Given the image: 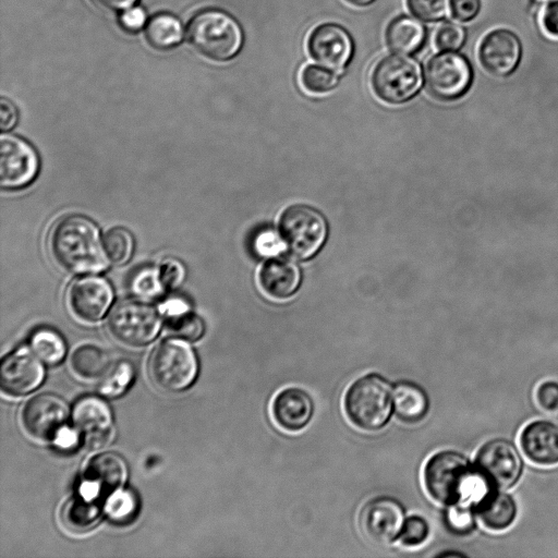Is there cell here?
<instances>
[{"label": "cell", "instance_id": "277c9868", "mask_svg": "<svg viewBox=\"0 0 558 558\" xmlns=\"http://www.w3.org/2000/svg\"><path fill=\"white\" fill-rule=\"evenodd\" d=\"M187 37L198 52L218 61L233 58L243 43L239 24L227 13L217 10L195 15L189 25Z\"/></svg>", "mask_w": 558, "mask_h": 558}, {"label": "cell", "instance_id": "2e32d148", "mask_svg": "<svg viewBox=\"0 0 558 558\" xmlns=\"http://www.w3.org/2000/svg\"><path fill=\"white\" fill-rule=\"evenodd\" d=\"M128 478V465L124 459L111 451L92 457L83 474L80 494L102 499L123 487Z\"/></svg>", "mask_w": 558, "mask_h": 558}, {"label": "cell", "instance_id": "6da1fadb", "mask_svg": "<svg viewBox=\"0 0 558 558\" xmlns=\"http://www.w3.org/2000/svg\"><path fill=\"white\" fill-rule=\"evenodd\" d=\"M423 480L427 494L437 502L475 505L492 487L462 453L442 450L426 462Z\"/></svg>", "mask_w": 558, "mask_h": 558}, {"label": "cell", "instance_id": "5bb4252c", "mask_svg": "<svg viewBox=\"0 0 558 558\" xmlns=\"http://www.w3.org/2000/svg\"><path fill=\"white\" fill-rule=\"evenodd\" d=\"M307 51L314 61L341 73L353 56V41L348 31L336 23H322L307 37Z\"/></svg>", "mask_w": 558, "mask_h": 558}, {"label": "cell", "instance_id": "74e56055", "mask_svg": "<svg viewBox=\"0 0 558 558\" xmlns=\"http://www.w3.org/2000/svg\"><path fill=\"white\" fill-rule=\"evenodd\" d=\"M476 518L477 517L473 504L460 502L450 506L448 522L454 533H471L476 525Z\"/></svg>", "mask_w": 558, "mask_h": 558}, {"label": "cell", "instance_id": "4fadbf2b", "mask_svg": "<svg viewBox=\"0 0 558 558\" xmlns=\"http://www.w3.org/2000/svg\"><path fill=\"white\" fill-rule=\"evenodd\" d=\"M69 416L66 403L52 393L31 398L23 407L21 421L24 429L34 438L53 441L65 426Z\"/></svg>", "mask_w": 558, "mask_h": 558}, {"label": "cell", "instance_id": "8d00e7d4", "mask_svg": "<svg viewBox=\"0 0 558 558\" xmlns=\"http://www.w3.org/2000/svg\"><path fill=\"white\" fill-rule=\"evenodd\" d=\"M466 38L465 29L454 23L445 22L436 31L435 46L441 51H456L459 50Z\"/></svg>", "mask_w": 558, "mask_h": 558}, {"label": "cell", "instance_id": "1f68e13d", "mask_svg": "<svg viewBox=\"0 0 558 558\" xmlns=\"http://www.w3.org/2000/svg\"><path fill=\"white\" fill-rule=\"evenodd\" d=\"M130 289L133 294L143 300L159 298L166 289L160 268L146 266L136 270L131 278Z\"/></svg>", "mask_w": 558, "mask_h": 558}, {"label": "cell", "instance_id": "9a60e30c", "mask_svg": "<svg viewBox=\"0 0 558 558\" xmlns=\"http://www.w3.org/2000/svg\"><path fill=\"white\" fill-rule=\"evenodd\" d=\"M38 171V157L34 148L14 135L0 140V183L3 189H17L29 184Z\"/></svg>", "mask_w": 558, "mask_h": 558}, {"label": "cell", "instance_id": "52a82bcc", "mask_svg": "<svg viewBox=\"0 0 558 558\" xmlns=\"http://www.w3.org/2000/svg\"><path fill=\"white\" fill-rule=\"evenodd\" d=\"M279 230L289 251L301 259L315 255L327 235L323 215L302 204L289 206L282 211Z\"/></svg>", "mask_w": 558, "mask_h": 558}, {"label": "cell", "instance_id": "5b68a950", "mask_svg": "<svg viewBox=\"0 0 558 558\" xmlns=\"http://www.w3.org/2000/svg\"><path fill=\"white\" fill-rule=\"evenodd\" d=\"M148 369L156 386L174 392L192 385L198 365L195 352L185 341L170 339L154 350Z\"/></svg>", "mask_w": 558, "mask_h": 558}, {"label": "cell", "instance_id": "ee69618b", "mask_svg": "<svg viewBox=\"0 0 558 558\" xmlns=\"http://www.w3.org/2000/svg\"><path fill=\"white\" fill-rule=\"evenodd\" d=\"M19 118L17 110L12 101L1 98L0 100V128L1 130L8 131L11 130Z\"/></svg>", "mask_w": 558, "mask_h": 558}, {"label": "cell", "instance_id": "7a4b0ae2", "mask_svg": "<svg viewBox=\"0 0 558 558\" xmlns=\"http://www.w3.org/2000/svg\"><path fill=\"white\" fill-rule=\"evenodd\" d=\"M50 246L57 262L70 271L97 272L108 266L99 230L84 216L71 215L61 219L51 233Z\"/></svg>", "mask_w": 558, "mask_h": 558}, {"label": "cell", "instance_id": "f35d334b", "mask_svg": "<svg viewBox=\"0 0 558 558\" xmlns=\"http://www.w3.org/2000/svg\"><path fill=\"white\" fill-rule=\"evenodd\" d=\"M429 535L427 521L420 515H411L403 524L399 539L407 547H416L424 544Z\"/></svg>", "mask_w": 558, "mask_h": 558}, {"label": "cell", "instance_id": "b9f144b4", "mask_svg": "<svg viewBox=\"0 0 558 558\" xmlns=\"http://www.w3.org/2000/svg\"><path fill=\"white\" fill-rule=\"evenodd\" d=\"M452 16L460 22L474 20L482 9V0H450Z\"/></svg>", "mask_w": 558, "mask_h": 558}, {"label": "cell", "instance_id": "9c48e42d", "mask_svg": "<svg viewBox=\"0 0 558 558\" xmlns=\"http://www.w3.org/2000/svg\"><path fill=\"white\" fill-rule=\"evenodd\" d=\"M473 464L492 487L505 490L518 484L524 468L518 448L506 438H493L484 442Z\"/></svg>", "mask_w": 558, "mask_h": 558}, {"label": "cell", "instance_id": "7dc6e473", "mask_svg": "<svg viewBox=\"0 0 558 558\" xmlns=\"http://www.w3.org/2000/svg\"><path fill=\"white\" fill-rule=\"evenodd\" d=\"M80 440H81L80 435L75 428L71 429V428H68L66 426H64L59 432V434L54 438L53 442L56 446H58L61 449L71 450L77 446Z\"/></svg>", "mask_w": 558, "mask_h": 558}, {"label": "cell", "instance_id": "7bdbcfd3", "mask_svg": "<svg viewBox=\"0 0 558 558\" xmlns=\"http://www.w3.org/2000/svg\"><path fill=\"white\" fill-rule=\"evenodd\" d=\"M146 14L142 8H129L120 16L121 26L129 32H136L143 27Z\"/></svg>", "mask_w": 558, "mask_h": 558}, {"label": "cell", "instance_id": "603a6c76", "mask_svg": "<svg viewBox=\"0 0 558 558\" xmlns=\"http://www.w3.org/2000/svg\"><path fill=\"white\" fill-rule=\"evenodd\" d=\"M301 280L296 264L287 257H274L259 271L262 289L269 296L283 300L292 296Z\"/></svg>", "mask_w": 558, "mask_h": 558}, {"label": "cell", "instance_id": "83f0119b", "mask_svg": "<svg viewBox=\"0 0 558 558\" xmlns=\"http://www.w3.org/2000/svg\"><path fill=\"white\" fill-rule=\"evenodd\" d=\"M70 362L74 373L86 379H100L111 366L108 354L94 344L77 347Z\"/></svg>", "mask_w": 558, "mask_h": 558}, {"label": "cell", "instance_id": "d590c367", "mask_svg": "<svg viewBox=\"0 0 558 558\" xmlns=\"http://www.w3.org/2000/svg\"><path fill=\"white\" fill-rule=\"evenodd\" d=\"M409 11L424 22H437L445 17L450 0H405Z\"/></svg>", "mask_w": 558, "mask_h": 558}, {"label": "cell", "instance_id": "c3c4849f", "mask_svg": "<svg viewBox=\"0 0 558 558\" xmlns=\"http://www.w3.org/2000/svg\"><path fill=\"white\" fill-rule=\"evenodd\" d=\"M99 8L117 11L129 9L136 0H92Z\"/></svg>", "mask_w": 558, "mask_h": 558}, {"label": "cell", "instance_id": "44dd1931", "mask_svg": "<svg viewBox=\"0 0 558 558\" xmlns=\"http://www.w3.org/2000/svg\"><path fill=\"white\" fill-rule=\"evenodd\" d=\"M519 442L525 458L534 464H558V424L547 420H534L521 430Z\"/></svg>", "mask_w": 558, "mask_h": 558}, {"label": "cell", "instance_id": "d4e9b609", "mask_svg": "<svg viewBox=\"0 0 558 558\" xmlns=\"http://www.w3.org/2000/svg\"><path fill=\"white\" fill-rule=\"evenodd\" d=\"M393 408L400 421L415 424L427 415L429 401L426 392L418 385L402 381L395 388Z\"/></svg>", "mask_w": 558, "mask_h": 558}, {"label": "cell", "instance_id": "60d3db41", "mask_svg": "<svg viewBox=\"0 0 558 558\" xmlns=\"http://www.w3.org/2000/svg\"><path fill=\"white\" fill-rule=\"evenodd\" d=\"M159 268L166 289L178 288L184 280V266L177 259H166Z\"/></svg>", "mask_w": 558, "mask_h": 558}, {"label": "cell", "instance_id": "7c38bea8", "mask_svg": "<svg viewBox=\"0 0 558 558\" xmlns=\"http://www.w3.org/2000/svg\"><path fill=\"white\" fill-rule=\"evenodd\" d=\"M72 421L81 441L87 449H101L113 438L114 425L111 410L99 397L81 398L73 407Z\"/></svg>", "mask_w": 558, "mask_h": 558}, {"label": "cell", "instance_id": "ba28073f", "mask_svg": "<svg viewBox=\"0 0 558 558\" xmlns=\"http://www.w3.org/2000/svg\"><path fill=\"white\" fill-rule=\"evenodd\" d=\"M160 316L149 304L138 300H125L117 304L108 318L111 335L129 347H143L159 332Z\"/></svg>", "mask_w": 558, "mask_h": 558}, {"label": "cell", "instance_id": "4dcf8cb0", "mask_svg": "<svg viewBox=\"0 0 558 558\" xmlns=\"http://www.w3.org/2000/svg\"><path fill=\"white\" fill-rule=\"evenodd\" d=\"M135 377L134 366L125 360L111 364L99 380V391L109 398L123 395L132 385Z\"/></svg>", "mask_w": 558, "mask_h": 558}, {"label": "cell", "instance_id": "f1b7e54d", "mask_svg": "<svg viewBox=\"0 0 558 558\" xmlns=\"http://www.w3.org/2000/svg\"><path fill=\"white\" fill-rule=\"evenodd\" d=\"M146 38L156 49L166 50L178 45L183 35L182 25L170 14H157L150 19L146 27Z\"/></svg>", "mask_w": 558, "mask_h": 558}, {"label": "cell", "instance_id": "3957f363", "mask_svg": "<svg viewBox=\"0 0 558 558\" xmlns=\"http://www.w3.org/2000/svg\"><path fill=\"white\" fill-rule=\"evenodd\" d=\"M343 409L356 428L377 432L390 420L393 392L390 384L378 374H367L355 379L347 389Z\"/></svg>", "mask_w": 558, "mask_h": 558}, {"label": "cell", "instance_id": "cb8c5ba5", "mask_svg": "<svg viewBox=\"0 0 558 558\" xmlns=\"http://www.w3.org/2000/svg\"><path fill=\"white\" fill-rule=\"evenodd\" d=\"M385 40L391 51L410 54L416 52L423 46L425 28L413 17L400 15L387 25Z\"/></svg>", "mask_w": 558, "mask_h": 558}, {"label": "cell", "instance_id": "30bf717a", "mask_svg": "<svg viewBox=\"0 0 558 558\" xmlns=\"http://www.w3.org/2000/svg\"><path fill=\"white\" fill-rule=\"evenodd\" d=\"M426 88L439 100H454L471 87L473 70L465 57L444 51L429 59L424 72Z\"/></svg>", "mask_w": 558, "mask_h": 558}, {"label": "cell", "instance_id": "836d02e7", "mask_svg": "<svg viewBox=\"0 0 558 558\" xmlns=\"http://www.w3.org/2000/svg\"><path fill=\"white\" fill-rule=\"evenodd\" d=\"M105 513L116 523L130 522L135 517L138 506L135 496L123 488L111 493L105 501Z\"/></svg>", "mask_w": 558, "mask_h": 558}, {"label": "cell", "instance_id": "ac0fdd59", "mask_svg": "<svg viewBox=\"0 0 558 558\" xmlns=\"http://www.w3.org/2000/svg\"><path fill=\"white\" fill-rule=\"evenodd\" d=\"M39 360L23 348L3 357L0 365L2 391L20 397L38 388L45 377V368Z\"/></svg>", "mask_w": 558, "mask_h": 558}, {"label": "cell", "instance_id": "d6986e66", "mask_svg": "<svg viewBox=\"0 0 558 558\" xmlns=\"http://www.w3.org/2000/svg\"><path fill=\"white\" fill-rule=\"evenodd\" d=\"M113 300L111 286L100 277L76 280L69 292L70 307L74 315L88 323L104 317Z\"/></svg>", "mask_w": 558, "mask_h": 558}, {"label": "cell", "instance_id": "f6af8a7d", "mask_svg": "<svg viewBox=\"0 0 558 558\" xmlns=\"http://www.w3.org/2000/svg\"><path fill=\"white\" fill-rule=\"evenodd\" d=\"M255 248L263 255H269L281 250L280 240L272 232H263L255 240Z\"/></svg>", "mask_w": 558, "mask_h": 558}, {"label": "cell", "instance_id": "4316f807", "mask_svg": "<svg viewBox=\"0 0 558 558\" xmlns=\"http://www.w3.org/2000/svg\"><path fill=\"white\" fill-rule=\"evenodd\" d=\"M101 500L77 493L63 509L62 519L64 524L75 532H83L93 527L105 511Z\"/></svg>", "mask_w": 558, "mask_h": 558}, {"label": "cell", "instance_id": "7402d4cb", "mask_svg": "<svg viewBox=\"0 0 558 558\" xmlns=\"http://www.w3.org/2000/svg\"><path fill=\"white\" fill-rule=\"evenodd\" d=\"M481 523L492 532L509 529L518 515V505L513 496L505 489L492 488L474 505Z\"/></svg>", "mask_w": 558, "mask_h": 558}, {"label": "cell", "instance_id": "bcb514c9", "mask_svg": "<svg viewBox=\"0 0 558 558\" xmlns=\"http://www.w3.org/2000/svg\"><path fill=\"white\" fill-rule=\"evenodd\" d=\"M543 27L551 36L558 37V0L550 1L544 10Z\"/></svg>", "mask_w": 558, "mask_h": 558}, {"label": "cell", "instance_id": "d6a6232c", "mask_svg": "<svg viewBox=\"0 0 558 558\" xmlns=\"http://www.w3.org/2000/svg\"><path fill=\"white\" fill-rule=\"evenodd\" d=\"M339 81V73L316 64H306L300 72V82L311 94H325L332 90Z\"/></svg>", "mask_w": 558, "mask_h": 558}, {"label": "cell", "instance_id": "8fae6325", "mask_svg": "<svg viewBox=\"0 0 558 558\" xmlns=\"http://www.w3.org/2000/svg\"><path fill=\"white\" fill-rule=\"evenodd\" d=\"M404 509L395 498L380 496L364 504L359 526L371 542L387 545L399 538L404 524Z\"/></svg>", "mask_w": 558, "mask_h": 558}, {"label": "cell", "instance_id": "ab89813d", "mask_svg": "<svg viewBox=\"0 0 558 558\" xmlns=\"http://www.w3.org/2000/svg\"><path fill=\"white\" fill-rule=\"evenodd\" d=\"M538 407L547 413H558V381L545 380L535 390Z\"/></svg>", "mask_w": 558, "mask_h": 558}, {"label": "cell", "instance_id": "484cf974", "mask_svg": "<svg viewBox=\"0 0 558 558\" xmlns=\"http://www.w3.org/2000/svg\"><path fill=\"white\" fill-rule=\"evenodd\" d=\"M161 311L166 317L168 329L177 337L196 341L203 336V320L191 312L183 301L170 300L161 307Z\"/></svg>", "mask_w": 558, "mask_h": 558}, {"label": "cell", "instance_id": "681fc988", "mask_svg": "<svg viewBox=\"0 0 558 558\" xmlns=\"http://www.w3.org/2000/svg\"><path fill=\"white\" fill-rule=\"evenodd\" d=\"M344 1H347L348 3H350L354 7L363 8V7L371 4L375 0H344Z\"/></svg>", "mask_w": 558, "mask_h": 558}, {"label": "cell", "instance_id": "e575fe53", "mask_svg": "<svg viewBox=\"0 0 558 558\" xmlns=\"http://www.w3.org/2000/svg\"><path fill=\"white\" fill-rule=\"evenodd\" d=\"M104 246L108 258L114 264L126 263L133 252L132 234L123 228H114L104 238Z\"/></svg>", "mask_w": 558, "mask_h": 558}, {"label": "cell", "instance_id": "ffe728a7", "mask_svg": "<svg viewBox=\"0 0 558 558\" xmlns=\"http://www.w3.org/2000/svg\"><path fill=\"white\" fill-rule=\"evenodd\" d=\"M314 411L315 404L310 393L298 387L282 389L271 403L274 421L290 433L304 429L312 421Z\"/></svg>", "mask_w": 558, "mask_h": 558}, {"label": "cell", "instance_id": "f546056e", "mask_svg": "<svg viewBox=\"0 0 558 558\" xmlns=\"http://www.w3.org/2000/svg\"><path fill=\"white\" fill-rule=\"evenodd\" d=\"M31 348L40 361L49 365L60 363L66 353L63 338L57 331L49 328H41L33 333Z\"/></svg>", "mask_w": 558, "mask_h": 558}, {"label": "cell", "instance_id": "8992f818", "mask_svg": "<svg viewBox=\"0 0 558 558\" xmlns=\"http://www.w3.org/2000/svg\"><path fill=\"white\" fill-rule=\"evenodd\" d=\"M371 84L383 101L399 105L411 99L422 84L420 64L407 57L391 54L381 58L374 66Z\"/></svg>", "mask_w": 558, "mask_h": 558}, {"label": "cell", "instance_id": "e0dca14e", "mask_svg": "<svg viewBox=\"0 0 558 558\" xmlns=\"http://www.w3.org/2000/svg\"><path fill=\"white\" fill-rule=\"evenodd\" d=\"M522 58L519 37L506 28L487 33L478 46V60L483 69L495 76L512 74Z\"/></svg>", "mask_w": 558, "mask_h": 558}]
</instances>
